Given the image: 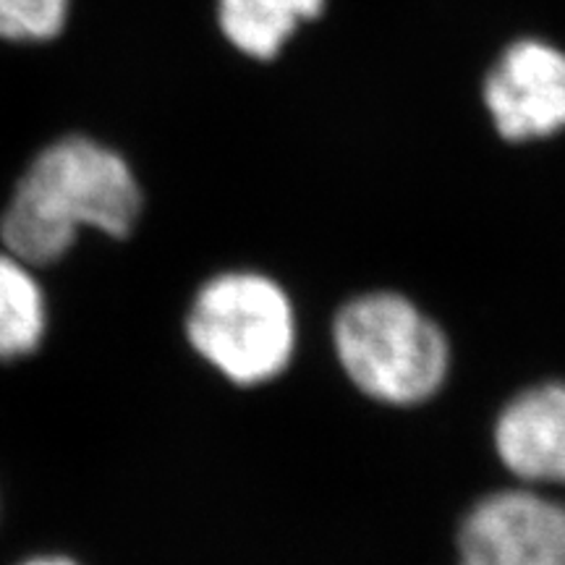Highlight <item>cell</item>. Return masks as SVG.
<instances>
[{"label":"cell","instance_id":"1","mask_svg":"<svg viewBox=\"0 0 565 565\" xmlns=\"http://www.w3.org/2000/svg\"><path fill=\"white\" fill-rule=\"evenodd\" d=\"M141 204V186L124 154L76 134L30 162L0 217V238L26 265L47 267L74 249L82 231L129 236Z\"/></svg>","mask_w":565,"mask_h":565},{"label":"cell","instance_id":"2","mask_svg":"<svg viewBox=\"0 0 565 565\" xmlns=\"http://www.w3.org/2000/svg\"><path fill=\"white\" fill-rule=\"evenodd\" d=\"M333 345L349 383L385 406L435 398L450 372V343L440 324L395 291L345 301L333 322Z\"/></svg>","mask_w":565,"mask_h":565},{"label":"cell","instance_id":"3","mask_svg":"<svg viewBox=\"0 0 565 565\" xmlns=\"http://www.w3.org/2000/svg\"><path fill=\"white\" fill-rule=\"evenodd\" d=\"M186 338L202 362L238 387H259L291 366L299 341L291 296L254 270L212 275L186 312Z\"/></svg>","mask_w":565,"mask_h":565},{"label":"cell","instance_id":"4","mask_svg":"<svg viewBox=\"0 0 565 565\" xmlns=\"http://www.w3.org/2000/svg\"><path fill=\"white\" fill-rule=\"evenodd\" d=\"M458 565H565V503L529 487L477 500L458 526Z\"/></svg>","mask_w":565,"mask_h":565},{"label":"cell","instance_id":"5","mask_svg":"<svg viewBox=\"0 0 565 565\" xmlns=\"http://www.w3.org/2000/svg\"><path fill=\"white\" fill-rule=\"evenodd\" d=\"M494 129L508 141L565 129V53L540 40L508 47L484 84Z\"/></svg>","mask_w":565,"mask_h":565},{"label":"cell","instance_id":"6","mask_svg":"<svg viewBox=\"0 0 565 565\" xmlns=\"http://www.w3.org/2000/svg\"><path fill=\"white\" fill-rule=\"evenodd\" d=\"M492 445L519 482L565 484V383H540L513 395L494 419Z\"/></svg>","mask_w":565,"mask_h":565},{"label":"cell","instance_id":"7","mask_svg":"<svg viewBox=\"0 0 565 565\" xmlns=\"http://www.w3.org/2000/svg\"><path fill=\"white\" fill-rule=\"evenodd\" d=\"M322 6L324 0H217V21L233 47L270 61L301 21L320 17Z\"/></svg>","mask_w":565,"mask_h":565},{"label":"cell","instance_id":"8","mask_svg":"<svg viewBox=\"0 0 565 565\" xmlns=\"http://www.w3.org/2000/svg\"><path fill=\"white\" fill-rule=\"evenodd\" d=\"M38 267L0 252V362L32 356L47 333V299Z\"/></svg>","mask_w":565,"mask_h":565},{"label":"cell","instance_id":"9","mask_svg":"<svg viewBox=\"0 0 565 565\" xmlns=\"http://www.w3.org/2000/svg\"><path fill=\"white\" fill-rule=\"evenodd\" d=\"M71 0H0V40L45 42L66 26Z\"/></svg>","mask_w":565,"mask_h":565},{"label":"cell","instance_id":"10","mask_svg":"<svg viewBox=\"0 0 565 565\" xmlns=\"http://www.w3.org/2000/svg\"><path fill=\"white\" fill-rule=\"evenodd\" d=\"M17 565H82V563L61 553H40V555L26 557V561H21Z\"/></svg>","mask_w":565,"mask_h":565}]
</instances>
